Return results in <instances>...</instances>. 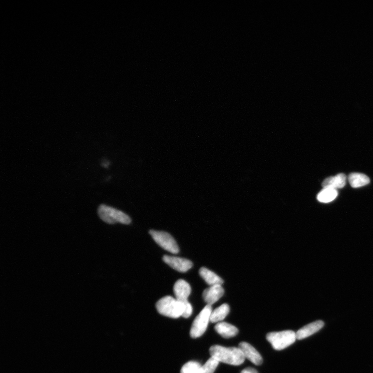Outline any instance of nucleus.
<instances>
[{
  "label": "nucleus",
  "instance_id": "obj_1",
  "mask_svg": "<svg viewBox=\"0 0 373 373\" xmlns=\"http://www.w3.org/2000/svg\"><path fill=\"white\" fill-rule=\"evenodd\" d=\"M210 353L211 357L218 362L232 365H240L245 360V357L239 348L214 345L210 348Z\"/></svg>",
  "mask_w": 373,
  "mask_h": 373
},
{
  "label": "nucleus",
  "instance_id": "obj_2",
  "mask_svg": "<svg viewBox=\"0 0 373 373\" xmlns=\"http://www.w3.org/2000/svg\"><path fill=\"white\" fill-rule=\"evenodd\" d=\"M185 303L179 301L171 296H166L157 302L156 307L161 315L172 318H178L183 314Z\"/></svg>",
  "mask_w": 373,
  "mask_h": 373
},
{
  "label": "nucleus",
  "instance_id": "obj_3",
  "mask_svg": "<svg viewBox=\"0 0 373 373\" xmlns=\"http://www.w3.org/2000/svg\"><path fill=\"white\" fill-rule=\"evenodd\" d=\"M98 214L101 220L109 224L119 222L125 225H129L131 222V219L128 215L106 205H100Z\"/></svg>",
  "mask_w": 373,
  "mask_h": 373
},
{
  "label": "nucleus",
  "instance_id": "obj_4",
  "mask_svg": "<svg viewBox=\"0 0 373 373\" xmlns=\"http://www.w3.org/2000/svg\"><path fill=\"white\" fill-rule=\"evenodd\" d=\"M266 338L276 350L287 348L293 344L296 339V333L292 330L268 333Z\"/></svg>",
  "mask_w": 373,
  "mask_h": 373
},
{
  "label": "nucleus",
  "instance_id": "obj_5",
  "mask_svg": "<svg viewBox=\"0 0 373 373\" xmlns=\"http://www.w3.org/2000/svg\"><path fill=\"white\" fill-rule=\"evenodd\" d=\"M212 311V305H207L194 320L190 333L192 338H198L205 333L210 321Z\"/></svg>",
  "mask_w": 373,
  "mask_h": 373
},
{
  "label": "nucleus",
  "instance_id": "obj_6",
  "mask_svg": "<svg viewBox=\"0 0 373 373\" xmlns=\"http://www.w3.org/2000/svg\"><path fill=\"white\" fill-rule=\"evenodd\" d=\"M149 233L156 243L163 249L174 254H177L180 252L174 238L168 233L154 230L149 231Z\"/></svg>",
  "mask_w": 373,
  "mask_h": 373
},
{
  "label": "nucleus",
  "instance_id": "obj_7",
  "mask_svg": "<svg viewBox=\"0 0 373 373\" xmlns=\"http://www.w3.org/2000/svg\"><path fill=\"white\" fill-rule=\"evenodd\" d=\"M162 259L164 262L173 269L180 272H186L193 266V263L191 261L182 258L165 255Z\"/></svg>",
  "mask_w": 373,
  "mask_h": 373
},
{
  "label": "nucleus",
  "instance_id": "obj_8",
  "mask_svg": "<svg viewBox=\"0 0 373 373\" xmlns=\"http://www.w3.org/2000/svg\"><path fill=\"white\" fill-rule=\"evenodd\" d=\"M245 358H247L252 363L260 365L263 363V359L259 352L249 343L241 342L238 345Z\"/></svg>",
  "mask_w": 373,
  "mask_h": 373
},
{
  "label": "nucleus",
  "instance_id": "obj_9",
  "mask_svg": "<svg viewBox=\"0 0 373 373\" xmlns=\"http://www.w3.org/2000/svg\"><path fill=\"white\" fill-rule=\"evenodd\" d=\"M174 293L176 299L182 303L188 302V298L191 292L189 283L183 279H179L174 286Z\"/></svg>",
  "mask_w": 373,
  "mask_h": 373
},
{
  "label": "nucleus",
  "instance_id": "obj_10",
  "mask_svg": "<svg viewBox=\"0 0 373 373\" xmlns=\"http://www.w3.org/2000/svg\"><path fill=\"white\" fill-rule=\"evenodd\" d=\"M224 293L225 290L221 285H215L205 289L202 296L207 305H212L220 299Z\"/></svg>",
  "mask_w": 373,
  "mask_h": 373
},
{
  "label": "nucleus",
  "instance_id": "obj_11",
  "mask_svg": "<svg viewBox=\"0 0 373 373\" xmlns=\"http://www.w3.org/2000/svg\"><path fill=\"white\" fill-rule=\"evenodd\" d=\"M323 326L324 322L322 320H317L310 323L296 332V339L301 340L308 337L319 331Z\"/></svg>",
  "mask_w": 373,
  "mask_h": 373
},
{
  "label": "nucleus",
  "instance_id": "obj_12",
  "mask_svg": "<svg viewBox=\"0 0 373 373\" xmlns=\"http://www.w3.org/2000/svg\"><path fill=\"white\" fill-rule=\"evenodd\" d=\"M346 184V176L340 173L335 176L327 177L323 182V188H329L334 189L344 188Z\"/></svg>",
  "mask_w": 373,
  "mask_h": 373
},
{
  "label": "nucleus",
  "instance_id": "obj_13",
  "mask_svg": "<svg viewBox=\"0 0 373 373\" xmlns=\"http://www.w3.org/2000/svg\"><path fill=\"white\" fill-rule=\"evenodd\" d=\"M215 329L219 334L225 338L233 337L238 333V330L236 326L225 322L218 323L215 326Z\"/></svg>",
  "mask_w": 373,
  "mask_h": 373
},
{
  "label": "nucleus",
  "instance_id": "obj_14",
  "mask_svg": "<svg viewBox=\"0 0 373 373\" xmlns=\"http://www.w3.org/2000/svg\"><path fill=\"white\" fill-rule=\"evenodd\" d=\"M199 274L207 284L211 286L222 285L224 282L223 280L216 274L204 267L200 268Z\"/></svg>",
  "mask_w": 373,
  "mask_h": 373
},
{
  "label": "nucleus",
  "instance_id": "obj_15",
  "mask_svg": "<svg viewBox=\"0 0 373 373\" xmlns=\"http://www.w3.org/2000/svg\"><path fill=\"white\" fill-rule=\"evenodd\" d=\"M348 182L354 188H360L370 183L369 178L366 175L359 173H352L348 176Z\"/></svg>",
  "mask_w": 373,
  "mask_h": 373
},
{
  "label": "nucleus",
  "instance_id": "obj_16",
  "mask_svg": "<svg viewBox=\"0 0 373 373\" xmlns=\"http://www.w3.org/2000/svg\"><path fill=\"white\" fill-rule=\"evenodd\" d=\"M230 307L227 304H223L212 311L210 321L216 323L223 320L229 314Z\"/></svg>",
  "mask_w": 373,
  "mask_h": 373
},
{
  "label": "nucleus",
  "instance_id": "obj_17",
  "mask_svg": "<svg viewBox=\"0 0 373 373\" xmlns=\"http://www.w3.org/2000/svg\"><path fill=\"white\" fill-rule=\"evenodd\" d=\"M338 196V191L336 189L325 188L318 193L317 200L322 203H327L333 201Z\"/></svg>",
  "mask_w": 373,
  "mask_h": 373
},
{
  "label": "nucleus",
  "instance_id": "obj_18",
  "mask_svg": "<svg viewBox=\"0 0 373 373\" xmlns=\"http://www.w3.org/2000/svg\"><path fill=\"white\" fill-rule=\"evenodd\" d=\"M181 373H203L202 366L195 361H190L182 368Z\"/></svg>",
  "mask_w": 373,
  "mask_h": 373
},
{
  "label": "nucleus",
  "instance_id": "obj_19",
  "mask_svg": "<svg viewBox=\"0 0 373 373\" xmlns=\"http://www.w3.org/2000/svg\"><path fill=\"white\" fill-rule=\"evenodd\" d=\"M219 363L214 357H211L202 366L203 373H214Z\"/></svg>",
  "mask_w": 373,
  "mask_h": 373
},
{
  "label": "nucleus",
  "instance_id": "obj_20",
  "mask_svg": "<svg viewBox=\"0 0 373 373\" xmlns=\"http://www.w3.org/2000/svg\"><path fill=\"white\" fill-rule=\"evenodd\" d=\"M192 307L191 304L188 301L185 303V310L182 317L185 318H189L192 313Z\"/></svg>",
  "mask_w": 373,
  "mask_h": 373
},
{
  "label": "nucleus",
  "instance_id": "obj_21",
  "mask_svg": "<svg viewBox=\"0 0 373 373\" xmlns=\"http://www.w3.org/2000/svg\"><path fill=\"white\" fill-rule=\"evenodd\" d=\"M241 373H258V372L255 368L247 367L244 369Z\"/></svg>",
  "mask_w": 373,
  "mask_h": 373
}]
</instances>
